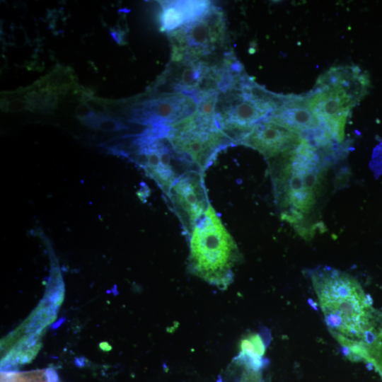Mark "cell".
Returning a JSON list of instances; mask_svg holds the SVG:
<instances>
[{"label":"cell","instance_id":"3957f363","mask_svg":"<svg viewBox=\"0 0 382 382\" xmlns=\"http://www.w3.org/2000/svg\"><path fill=\"white\" fill-rule=\"evenodd\" d=\"M291 95L273 93L256 83L242 65L231 69L216 95L215 115L233 144H240L253 126L283 105Z\"/></svg>","mask_w":382,"mask_h":382},{"label":"cell","instance_id":"30bf717a","mask_svg":"<svg viewBox=\"0 0 382 382\" xmlns=\"http://www.w3.org/2000/svg\"><path fill=\"white\" fill-rule=\"evenodd\" d=\"M307 102L332 139L342 142L347 118L357 103L340 86L316 81Z\"/></svg>","mask_w":382,"mask_h":382},{"label":"cell","instance_id":"5bb4252c","mask_svg":"<svg viewBox=\"0 0 382 382\" xmlns=\"http://www.w3.org/2000/svg\"><path fill=\"white\" fill-rule=\"evenodd\" d=\"M265 349V341L260 334H248L241 340L240 352L236 361L249 371H259L265 364L263 356Z\"/></svg>","mask_w":382,"mask_h":382},{"label":"cell","instance_id":"6da1fadb","mask_svg":"<svg viewBox=\"0 0 382 382\" xmlns=\"http://www.w3.org/2000/svg\"><path fill=\"white\" fill-rule=\"evenodd\" d=\"M309 276L329 332L345 355L355 361L382 328V313L350 274L320 266L311 270Z\"/></svg>","mask_w":382,"mask_h":382},{"label":"cell","instance_id":"2e32d148","mask_svg":"<svg viewBox=\"0 0 382 382\" xmlns=\"http://www.w3.org/2000/svg\"><path fill=\"white\" fill-rule=\"evenodd\" d=\"M57 92L49 88H39L28 93L25 99L29 105V110L37 111H50L57 105Z\"/></svg>","mask_w":382,"mask_h":382},{"label":"cell","instance_id":"ac0fdd59","mask_svg":"<svg viewBox=\"0 0 382 382\" xmlns=\"http://www.w3.org/2000/svg\"><path fill=\"white\" fill-rule=\"evenodd\" d=\"M1 382H48L45 371L1 374Z\"/></svg>","mask_w":382,"mask_h":382},{"label":"cell","instance_id":"d6986e66","mask_svg":"<svg viewBox=\"0 0 382 382\" xmlns=\"http://www.w3.org/2000/svg\"><path fill=\"white\" fill-rule=\"evenodd\" d=\"M4 111L20 112L23 110H29L28 103L25 98H15L4 103L3 108Z\"/></svg>","mask_w":382,"mask_h":382},{"label":"cell","instance_id":"4fadbf2b","mask_svg":"<svg viewBox=\"0 0 382 382\" xmlns=\"http://www.w3.org/2000/svg\"><path fill=\"white\" fill-rule=\"evenodd\" d=\"M161 4L162 30L168 33L198 18L211 6L206 1H168Z\"/></svg>","mask_w":382,"mask_h":382},{"label":"cell","instance_id":"ba28073f","mask_svg":"<svg viewBox=\"0 0 382 382\" xmlns=\"http://www.w3.org/2000/svg\"><path fill=\"white\" fill-rule=\"evenodd\" d=\"M153 96L151 99L134 105L131 110L133 121L147 127L168 129L197 110V99L191 94L173 92Z\"/></svg>","mask_w":382,"mask_h":382},{"label":"cell","instance_id":"7a4b0ae2","mask_svg":"<svg viewBox=\"0 0 382 382\" xmlns=\"http://www.w3.org/2000/svg\"><path fill=\"white\" fill-rule=\"evenodd\" d=\"M268 161L282 219L296 227L311 213L319 194L323 166L318 148L304 139L297 147Z\"/></svg>","mask_w":382,"mask_h":382},{"label":"cell","instance_id":"e0dca14e","mask_svg":"<svg viewBox=\"0 0 382 382\" xmlns=\"http://www.w3.org/2000/svg\"><path fill=\"white\" fill-rule=\"evenodd\" d=\"M83 122L94 129L105 132H118L128 129V127L120 120L96 112Z\"/></svg>","mask_w":382,"mask_h":382},{"label":"cell","instance_id":"5b68a950","mask_svg":"<svg viewBox=\"0 0 382 382\" xmlns=\"http://www.w3.org/2000/svg\"><path fill=\"white\" fill-rule=\"evenodd\" d=\"M170 62H226L233 53L228 50L224 14L211 6L200 16L168 33Z\"/></svg>","mask_w":382,"mask_h":382},{"label":"cell","instance_id":"44dd1931","mask_svg":"<svg viewBox=\"0 0 382 382\" xmlns=\"http://www.w3.org/2000/svg\"><path fill=\"white\" fill-rule=\"evenodd\" d=\"M110 33L117 42L118 43L123 42V37H122V31L117 30L116 29H111Z\"/></svg>","mask_w":382,"mask_h":382},{"label":"cell","instance_id":"277c9868","mask_svg":"<svg viewBox=\"0 0 382 382\" xmlns=\"http://www.w3.org/2000/svg\"><path fill=\"white\" fill-rule=\"evenodd\" d=\"M189 270L204 281L226 289L239 257L236 243L210 204L190 236Z\"/></svg>","mask_w":382,"mask_h":382},{"label":"cell","instance_id":"7c38bea8","mask_svg":"<svg viewBox=\"0 0 382 382\" xmlns=\"http://www.w3.org/2000/svg\"><path fill=\"white\" fill-rule=\"evenodd\" d=\"M338 85L357 103L367 93L369 79L357 66L331 67L317 80Z\"/></svg>","mask_w":382,"mask_h":382},{"label":"cell","instance_id":"8992f818","mask_svg":"<svg viewBox=\"0 0 382 382\" xmlns=\"http://www.w3.org/2000/svg\"><path fill=\"white\" fill-rule=\"evenodd\" d=\"M166 137L173 149L202 173L212 164L221 150L233 144L216 117H207L197 111L171 126Z\"/></svg>","mask_w":382,"mask_h":382},{"label":"cell","instance_id":"9c48e42d","mask_svg":"<svg viewBox=\"0 0 382 382\" xmlns=\"http://www.w3.org/2000/svg\"><path fill=\"white\" fill-rule=\"evenodd\" d=\"M166 197L180 220L187 236L210 206L203 173L192 169L182 174Z\"/></svg>","mask_w":382,"mask_h":382},{"label":"cell","instance_id":"8fae6325","mask_svg":"<svg viewBox=\"0 0 382 382\" xmlns=\"http://www.w3.org/2000/svg\"><path fill=\"white\" fill-rule=\"evenodd\" d=\"M303 140L301 135L264 119L253 126L240 144L258 151L270 160L297 147Z\"/></svg>","mask_w":382,"mask_h":382},{"label":"cell","instance_id":"ffe728a7","mask_svg":"<svg viewBox=\"0 0 382 382\" xmlns=\"http://www.w3.org/2000/svg\"><path fill=\"white\" fill-rule=\"evenodd\" d=\"M77 117L82 122L89 118L95 112L84 102L78 105L76 108Z\"/></svg>","mask_w":382,"mask_h":382},{"label":"cell","instance_id":"9a60e30c","mask_svg":"<svg viewBox=\"0 0 382 382\" xmlns=\"http://www.w3.org/2000/svg\"><path fill=\"white\" fill-rule=\"evenodd\" d=\"M39 88H49L56 91H65L76 86L75 76L69 67L58 66L37 83Z\"/></svg>","mask_w":382,"mask_h":382},{"label":"cell","instance_id":"52a82bcc","mask_svg":"<svg viewBox=\"0 0 382 382\" xmlns=\"http://www.w3.org/2000/svg\"><path fill=\"white\" fill-rule=\"evenodd\" d=\"M129 148L134 161L155 180L166 195L182 174L196 169L173 149L166 137L154 136L147 129L133 136Z\"/></svg>","mask_w":382,"mask_h":382}]
</instances>
